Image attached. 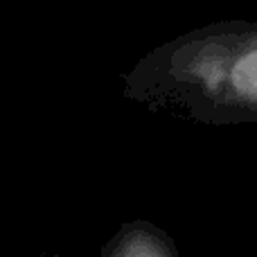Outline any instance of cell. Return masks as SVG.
Returning <instances> with one entry per match:
<instances>
[{"label":"cell","mask_w":257,"mask_h":257,"mask_svg":"<svg viewBox=\"0 0 257 257\" xmlns=\"http://www.w3.org/2000/svg\"><path fill=\"white\" fill-rule=\"evenodd\" d=\"M122 95L151 113L205 126L257 124V23L226 18L147 52Z\"/></svg>","instance_id":"cell-1"},{"label":"cell","mask_w":257,"mask_h":257,"mask_svg":"<svg viewBox=\"0 0 257 257\" xmlns=\"http://www.w3.org/2000/svg\"><path fill=\"white\" fill-rule=\"evenodd\" d=\"M99 257H181V250L165 228L147 219H133L117 228Z\"/></svg>","instance_id":"cell-2"},{"label":"cell","mask_w":257,"mask_h":257,"mask_svg":"<svg viewBox=\"0 0 257 257\" xmlns=\"http://www.w3.org/2000/svg\"><path fill=\"white\" fill-rule=\"evenodd\" d=\"M23 257H45V255H23Z\"/></svg>","instance_id":"cell-3"}]
</instances>
